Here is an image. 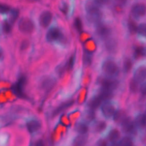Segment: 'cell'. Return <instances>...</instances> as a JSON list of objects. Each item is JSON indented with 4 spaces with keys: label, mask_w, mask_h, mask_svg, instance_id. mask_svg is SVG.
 <instances>
[{
    "label": "cell",
    "mask_w": 146,
    "mask_h": 146,
    "mask_svg": "<svg viewBox=\"0 0 146 146\" xmlns=\"http://www.w3.org/2000/svg\"><path fill=\"white\" fill-rule=\"evenodd\" d=\"M76 131L79 134L86 135L88 133L89 131V127L87 123V122L84 121H80L77 123L75 126Z\"/></svg>",
    "instance_id": "484cf974"
},
{
    "label": "cell",
    "mask_w": 146,
    "mask_h": 146,
    "mask_svg": "<svg viewBox=\"0 0 146 146\" xmlns=\"http://www.w3.org/2000/svg\"><path fill=\"white\" fill-rule=\"evenodd\" d=\"M10 17H9V22L12 24L15 22L19 15V11L17 9H13L10 11Z\"/></svg>",
    "instance_id": "4dcf8cb0"
},
{
    "label": "cell",
    "mask_w": 146,
    "mask_h": 146,
    "mask_svg": "<svg viewBox=\"0 0 146 146\" xmlns=\"http://www.w3.org/2000/svg\"><path fill=\"white\" fill-rule=\"evenodd\" d=\"M121 132L127 135L135 136L137 134L138 129L134 119L130 116H127L120 124Z\"/></svg>",
    "instance_id": "3957f363"
},
{
    "label": "cell",
    "mask_w": 146,
    "mask_h": 146,
    "mask_svg": "<svg viewBox=\"0 0 146 146\" xmlns=\"http://www.w3.org/2000/svg\"><path fill=\"white\" fill-rule=\"evenodd\" d=\"M108 141L106 139L104 138H100L95 143V145L99 146H106L108 145Z\"/></svg>",
    "instance_id": "ab89813d"
},
{
    "label": "cell",
    "mask_w": 146,
    "mask_h": 146,
    "mask_svg": "<svg viewBox=\"0 0 146 146\" xmlns=\"http://www.w3.org/2000/svg\"><path fill=\"white\" fill-rule=\"evenodd\" d=\"M117 104L111 100L106 101L102 103L100 107V112L102 116L106 119H110L113 117L117 110Z\"/></svg>",
    "instance_id": "52a82bcc"
},
{
    "label": "cell",
    "mask_w": 146,
    "mask_h": 146,
    "mask_svg": "<svg viewBox=\"0 0 146 146\" xmlns=\"http://www.w3.org/2000/svg\"><path fill=\"white\" fill-rule=\"evenodd\" d=\"M74 103V100H70L68 102H67L62 104L53 111V112H52V116H55L59 115L60 112L64 111L66 109L72 106Z\"/></svg>",
    "instance_id": "cb8c5ba5"
},
{
    "label": "cell",
    "mask_w": 146,
    "mask_h": 146,
    "mask_svg": "<svg viewBox=\"0 0 146 146\" xmlns=\"http://www.w3.org/2000/svg\"><path fill=\"white\" fill-rule=\"evenodd\" d=\"M132 78L139 84L146 80V62L137 64L132 70Z\"/></svg>",
    "instance_id": "9c48e42d"
},
{
    "label": "cell",
    "mask_w": 146,
    "mask_h": 146,
    "mask_svg": "<svg viewBox=\"0 0 146 146\" xmlns=\"http://www.w3.org/2000/svg\"><path fill=\"white\" fill-rule=\"evenodd\" d=\"M74 26L76 29V30L80 32L82 30V23L81 21V19L79 18H76L74 20Z\"/></svg>",
    "instance_id": "d590c367"
},
{
    "label": "cell",
    "mask_w": 146,
    "mask_h": 146,
    "mask_svg": "<svg viewBox=\"0 0 146 146\" xmlns=\"http://www.w3.org/2000/svg\"><path fill=\"white\" fill-rule=\"evenodd\" d=\"M128 116V112L127 110L121 108L118 109L116 111L115 113H114L112 119L113 121L115 124L120 125L121 123L123 121V120Z\"/></svg>",
    "instance_id": "d6986e66"
},
{
    "label": "cell",
    "mask_w": 146,
    "mask_h": 146,
    "mask_svg": "<svg viewBox=\"0 0 146 146\" xmlns=\"http://www.w3.org/2000/svg\"><path fill=\"white\" fill-rule=\"evenodd\" d=\"M10 11V8L8 5L0 3V13L6 14L9 13Z\"/></svg>",
    "instance_id": "8d00e7d4"
},
{
    "label": "cell",
    "mask_w": 146,
    "mask_h": 146,
    "mask_svg": "<svg viewBox=\"0 0 146 146\" xmlns=\"http://www.w3.org/2000/svg\"><path fill=\"white\" fill-rule=\"evenodd\" d=\"M145 132H146V128H145Z\"/></svg>",
    "instance_id": "7dc6e473"
},
{
    "label": "cell",
    "mask_w": 146,
    "mask_h": 146,
    "mask_svg": "<svg viewBox=\"0 0 146 146\" xmlns=\"http://www.w3.org/2000/svg\"><path fill=\"white\" fill-rule=\"evenodd\" d=\"M108 129V124L104 120H99L94 121L92 125V132L96 134H103Z\"/></svg>",
    "instance_id": "9a60e30c"
},
{
    "label": "cell",
    "mask_w": 146,
    "mask_h": 146,
    "mask_svg": "<svg viewBox=\"0 0 146 146\" xmlns=\"http://www.w3.org/2000/svg\"><path fill=\"white\" fill-rule=\"evenodd\" d=\"M52 18V13L49 11H44L39 16V22L43 28H46L50 24Z\"/></svg>",
    "instance_id": "2e32d148"
},
{
    "label": "cell",
    "mask_w": 146,
    "mask_h": 146,
    "mask_svg": "<svg viewBox=\"0 0 146 146\" xmlns=\"http://www.w3.org/2000/svg\"><path fill=\"white\" fill-rule=\"evenodd\" d=\"M3 58V53L2 49L0 48V63L2 62Z\"/></svg>",
    "instance_id": "ee69618b"
},
{
    "label": "cell",
    "mask_w": 146,
    "mask_h": 146,
    "mask_svg": "<svg viewBox=\"0 0 146 146\" xmlns=\"http://www.w3.org/2000/svg\"><path fill=\"white\" fill-rule=\"evenodd\" d=\"M66 69H67L66 64H60L56 68V74L58 75L59 77H62L64 75Z\"/></svg>",
    "instance_id": "d6a6232c"
},
{
    "label": "cell",
    "mask_w": 146,
    "mask_h": 146,
    "mask_svg": "<svg viewBox=\"0 0 146 146\" xmlns=\"http://www.w3.org/2000/svg\"><path fill=\"white\" fill-rule=\"evenodd\" d=\"M87 20L92 23L96 25L101 22L103 13L100 6L96 5L92 0L88 1L85 6Z\"/></svg>",
    "instance_id": "7a4b0ae2"
},
{
    "label": "cell",
    "mask_w": 146,
    "mask_h": 146,
    "mask_svg": "<svg viewBox=\"0 0 146 146\" xmlns=\"http://www.w3.org/2000/svg\"><path fill=\"white\" fill-rule=\"evenodd\" d=\"M130 13L134 19L143 18L146 15V5L141 2L133 3L131 7Z\"/></svg>",
    "instance_id": "30bf717a"
},
{
    "label": "cell",
    "mask_w": 146,
    "mask_h": 146,
    "mask_svg": "<svg viewBox=\"0 0 146 146\" xmlns=\"http://www.w3.org/2000/svg\"><path fill=\"white\" fill-rule=\"evenodd\" d=\"M28 1L30 2H36V1H38L39 0H28Z\"/></svg>",
    "instance_id": "f6af8a7d"
},
{
    "label": "cell",
    "mask_w": 146,
    "mask_h": 146,
    "mask_svg": "<svg viewBox=\"0 0 146 146\" xmlns=\"http://www.w3.org/2000/svg\"><path fill=\"white\" fill-rule=\"evenodd\" d=\"M100 71L104 76L116 78L120 75L121 70L118 62L113 58L109 56L102 62Z\"/></svg>",
    "instance_id": "6da1fadb"
},
{
    "label": "cell",
    "mask_w": 146,
    "mask_h": 146,
    "mask_svg": "<svg viewBox=\"0 0 146 146\" xmlns=\"http://www.w3.org/2000/svg\"><path fill=\"white\" fill-rule=\"evenodd\" d=\"M128 0H116V2L118 4L120 5H124Z\"/></svg>",
    "instance_id": "b9f144b4"
},
{
    "label": "cell",
    "mask_w": 146,
    "mask_h": 146,
    "mask_svg": "<svg viewBox=\"0 0 146 146\" xmlns=\"http://www.w3.org/2000/svg\"><path fill=\"white\" fill-rule=\"evenodd\" d=\"M92 1L100 7L108 5L111 2V0H92Z\"/></svg>",
    "instance_id": "74e56055"
},
{
    "label": "cell",
    "mask_w": 146,
    "mask_h": 146,
    "mask_svg": "<svg viewBox=\"0 0 146 146\" xmlns=\"http://www.w3.org/2000/svg\"><path fill=\"white\" fill-rule=\"evenodd\" d=\"M139 92L141 96H146V80L141 83L139 87Z\"/></svg>",
    "instance_id": "f35d334b"
},
{
    "label": "cell",
    "mask_w": 146,
    "mask_h": 146,
    "mask_svg": "<svg viewBox=\"0 0 146 146\" xmlns=\"http://www.w3.org/2000/svg\"><path fill=\"white\" fill-rule=\"evenodd\" d=\"M104 41V48L106 52L110 55H116L119 52L120 43L119 39L113 35L107 38Z\"/></svg>",
    "instance_id": "5b68a950"
},
{
    "label": "cell",
    "mask_w": 146,
    "mask_h": 146,
    "mask_svg": "<svg viewBox=\"0 0 146 146\" xmlns=\"http://www.w3.org/2000/svg\"><path fill=\"white\" fill-rule=\"evenodd\" d=\"M133 62L132 58L129 56H125L122 60L121 71L124 75H128L133 68Z\"/></svg>",
    "instance_id": "e0dca14e"
},
{
    "label": "cell",
    "mask_w": 146,
    "mask_h": 146,
    "mask_svg": "<svg viewBox=\"0 0 146 146\" xmlns=\"http://www.w3.org/2000/svg\"><path fill=\"white\" fill-rule=\"evenodd\" d=\"M18 27L21 33L29 34L33 32L34 25L30 19L28 18H22L18 22Z\"/></svg>",
    "instance_id": "7c38bea8"
},
{
    "label": "cell",
    "mask_w": 146,
    "mask_h": 146,
    "mask_svg": "<svg viewBox=\"0 0 146 146\" xmlns=\"http://www.w3.org/2000/svg\"><path fill=\"white\" fill-rule=\"evenodd\" d=\"M26 125L28 131L31 134L37 133L41 128V123L40 121L34 117H30L26 120Z\"/></svg>",
    "instance_id": "5bb4252c"
},
{
    "label": "cell",
    "mask_w": 146,
    "mask_h": 146,
    "mask_svg": "<svg viewBox=\"0 0 146 146\" xmlns=\"http://www.w3.org/2000/svg\"><path fill=\"white\" fill-rule=\"evenodd\" d=\"M95 34L100 40H104L112 35L113 30L110 25L100 22L96 25Z\"/></svg>",
    "instance_id": "ba28073f"
},
{
    "label": "cell",
    "mask_w": 146,
    "mask_h": 146,
    "mask_svg": "<svg viewBox=\"0 0 146 146\" xmlns=\"http://www.w3.org/2000/svg\"><path fill=\"white\" fill-rule=\"evenodd\" d=\"M75 60V54H73L71 56H70V58H69V59L66 64L67 70H70L72 69L73 67L74 66Z\"/></svg>",
    "instance_id": "e575fe53"
},
{
    "label": "cell",
    "mask_w": 146,
    "mask_h": 146,
    "mask_svg": "<svg viewBox=\"0 0 146 146\" xmlns=\"http://www.w3.org/2000/svg\"><path fill=\"white\" fill-rule=\"evenodd\" d=\"M144 114L145 115V117H146V109L145 110V111H144Z\"/></svg>",
    "instance_id": "bcb514c9"
},
{
    "label": "cell",
    "mask_w": 146,
    "mask_h": 146,
    "mask_svg": "<svg viewBox=\"0 0 146 146\" xmlns=\"http://www.w3.org/2000/svg\"><path fill=\"white\" fill-rule=\"evenodd\" d=\"M128 90L132 94H136L139 91V83H137L132 77L128 81Z\"/></svg>",
    "instance_id": "4316f807"
},
{
    "label": "cell",
    "mask_w": 146,
    "mask_h": 146,
    "mask_svg": "<svg viewBox=\"0 0 146 146\" xmlns=\"http://www.w3.org/2000/svg\"><path fill=\"white\" fill-rule=\"evenodd\" d=\"M136 34L140 40H146V22H142L137 26Z\"/></svg>",
    "instance_id": "d4e9b609"
},
{
    "label": "cell",
    "mask_w": 146,
    "mask_h": 146,
    "mask_svg": "<svg viewBox=\"0 0 146 146\" xmlns=\"http://www.w3.org/2000/svg\"><path fill=\"white\" fill-rule=\"evenodd\" d=\"M56 80L54 77L47 76L41 79L39 83L40 90L46 93L51 91L55 86Z\"/></svg>",
    "instance_id": "8fae6325"
},
{
    "label": "cell",
    "mask_w": 146,
    "mask_h": 146,
    "mask_svg": "<svg viewBox=\"0 0 146 146\" xmlns=\"http://www.w3.org/2000/svg\"><path fill=\"white\" fill-rule=\"evenodd\" d=\"M137 25L133 19H129L127 22V29L128 33L131 35H135L136 34L137 29Z\"/></svg>",
    "instance_id": "83f0119b"
},
{
    "label": "cell",
    "mask_w": 146,
    "mask_h": 146,
    "mask_svg": "<svg viewBox=\"0 0 146 146\" xmlns=\"http://www.w3.org/2000/svg\"><path fill=\"white\" fill-rule=\"evenodd\" d=\"M2 30L5 34H9L11 30V23L9 21H5L2 24Z\"/></svg>",
    "instance_id": "1f68e13d"
},
{
    "label": "cell",
    "mask_w": 146,
    "mask_h": 146,
    "mask_svg": "<svg viewBox=\"0 0 146 146\" xmlns=\"http://www.w3.org/2000/svg\"><path fill=\"white\" fill-rule=\"evenodd\" d=\"M97 82L100 88L108 89L113 91L117 90L120 86V81L115 78L103 76L98 78Z\"/></svg>",
    "instance_id": "277c9868"
},
{
    "label": "cell",
    "mask_w": 146,
    "mask_h": 146,
    "mask_svg": "<svg viewBox=\"0 0 146 146\" xmlns=\"http://www.w3.org/2000/svg\"><path fill=\"white\" fill-rule=\"evenodd\" d=\"M30 46V40L28 39H24L22 40L19 45V50L21 51H26Z\"/></svg>",
    "instance_id": "836d02e7"
},
{
    "label": "cell",
    "mask_w": 146,
    "mask_h": 146,
    "mask_svg": "<svg viewBox=\"0 0 146 146\" xmlns=\"http://www.w3.org/2000/svg\"><path fill=\"white\" fill-rule=\"evenodd\" d=\"M88 140V137L87 134L86 135H82L80 134L75 136L71 143V144L75 146H82L86 145Z\"/></svg>",
    "instance_id": "603a6c76"
},
{
    "label": "cell",
    "mask_w": 146,
    "mask_h": 146,
    "mask_svg": "<svg viewBox=\"0 0 146 146\" xmlns=\"http://www.w3.org/2000/svg\"><path fill=\"white\" fill-rule=\"evenodd\" d=\"M96 117V114L94 110L88 109L84 115V121L87 123H91L94 121Z\"/></svg>",
    "instance_id": "f1b7e54d"
},
{
    "label": "cell",
    "mask_w": 146,
    "mask_h": 146,
    "mask_svg": "<svg viewBox=\"0 0 146 146\" xmlns=\"http://www.w3.org/2000/svg\"><path fill=\"white\" fill-rule=\"evenodd\" d=\"M106 139L111 145H115L121 137V132L117 128L110 127L106 132Z\"/></svg>",
    "instance_id": "4fadbf2b"
},
{
    "label": "cell",
    "mask_w": 146,
    "mask_h": 146,
    "mask_svg": "<svg viewBox=\"0 0 146 146\" xmlns=\"http://www.w3.org/2000/svg\"><path fill=\"white\" fill-rule=\"evenodd\" d=\"M43 144H44V143H43V141L41 140H39L36 141L35 144V145H43Z\"/></svg>",
    "instance_id": "7bdbcfd3"
},
{
    "label": "cell",
    "mask_w": 146,
    "mask_h": 146,
    "mask_svg": "<svg viewBox=\"0 0 146 146\" xmlns=\"http://www.w3.org/2000/svg\"><path fill=\"white\" fill-rule=\"evenodd\" d=\"M92 59V54L90 52L86 51L84 53L83 58V63H84V66H89L91 64Z\"/></svg>",
    "instance_id": "f546056e"
},
{
    "label": "cell",
    "mask_w": 146,
    "mask_h": 146,
    "mask_svg": "<svg viewBox=\"0 0 146 146\" xmlns=\"http://www.w3.org/2000/svg\"><path fill=\"white\" fill-rule=\"evenodd\" d=\"M142 56L146 58V44L142 46Z\"/></svg>",
    "instance_id": "60d3db41"
},
{
    "label": "cell",
    "mask_w": 146,
    "mask_h": 146,
    "mask_svg": "<svg viewBox=\"0 0 146 146\" xmlns=\"http://www.w3.org/2000/svg\"><path fill=\"white\" fill-rule=\"evenodd\" d=\"M98 95L100 97L103 102H106L111 100L114 97L115 94L114 91H113L100 88L98 92Z\"/></svg>",
    "instance_id": "ffe728a7"
},
{
    "label": "cell",
    "mask_w": 146,
    "mask_h": 146,
    "mask_svg": "<svg viewBox=\"0 0 146 146\" xmlns=\"http://www.w3.org/2000/svg\"><path fill=\"white\" fill-rule=\"evenodd\" d=\"M138 131H141L146 128V117L144 113H137L134 119Z\"/></svg>",
    "instance_id": "ac0fdd59"
},
{
    "label": "cell",
    "mask_w": 146,
    "mask_h": 146,
    "mask_svg": "<svg viewBox=\"0 0 146 146\" xmlns=\"http://www.w3.org/2000/svg\"><path fill=\"white\" fill-rule=\"evenodd\" d=\"M103 101L98 95V94L94 95L91 98L87 103V107L88 109L92 110H96L100 107Z\"/></svg>",
    "instance_id": "44dd1931"
},
{
    "label": "cell",
    "mask_w": 146,
    "mask_h": 146,
    "mask_svg": "<svg viewBox=\"0 0 146 146\" xmlns=\"http://www.w3.org/2000/svg\"><path fill=\"white\" fill-rule=\"evenodd\" d=\"M136 140L133 136L126 135L120 138L116 145L119 146H132L135 144Z\"/></svg>",
    "instance_id": "7402d4cb"
},
{
    "label": "cell",
    "mask_w": 146,
    "mask_h": 146,
    "mask_svg": "<svg viewBox=\"0 0 146 146\" xmlns=\"http://www.w3.org/2000/svg\"><path fill=\"white\" fill-rule=\"evenodd\" d=\"M46 39L48 42L55 43L59 45H63L65 43L66 39L61 31L55 27L50 28L46 34Z\"/></svg>",
    "instance_id": "8992f818"
}]
</instances>
